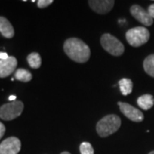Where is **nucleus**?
<instances>
[{
  "instance_id": "nucleus-21",
  "label": "nucleus",
  "mask_w": 154,
  "mask_h": 154,
  "mask_svg": "<svg viewBox=\"0 0 154 154\" xmlns=\"http://www.w3.org/2000/svg\"><path fill=\"white\" fill-rule=\"evenodd\" d=\"M9 57V56L7 53L5 52H0V60H4V59H6V58H8Z\"/></svg>"
},
{
  "instance_id": "nucleus-19",
  "label": "nucleus",
  "mask_w": 154,
  "mask_h": 154,
  "mask_svg": "<svg viewBox=\"0 0 154 154\" xmlns=\"http://www.w3.org/2000/svg\"><path fill=\"white\" fill-rule=\"evenodd\" d=\"M147 11H148L149 15L151 16V17L153 19L154 18V4H152L151 5L149 6Z\"/></svg>"
},
{
  "instance_id": "nucleus-6",
  "label": "nucleus",
  "mask_w": 154,
  "mask_h": 154,
  "mask_svg": "<svg viewBox=\"0 0 154 154\" xmlns=\"http://www.w3.org/2000/svg\"><path fill=\"white\" fill-rule=\"evenodd\" d=\"M21 140L17 137H9L0 144V154H18L21 150Z\"/></svg>"
},
{
  "instance_id": "nucleus-9",
  "label": "nucleus",
  "mask_w": 154,
  "mask_h": 154,
  "mask_svg": "<svg viewBox=\"0 0 154 154\" xmlns=\"http://www.w3.org/2000/svg\"><path fill=\"white\" fill-rule=\"evenodd\" d=\"M88 4L94 12L104 15L111 11V9L114 6L115 1L113 0H91V1H88Z\"/></svg>"
},
{
  "instance_id": "nucleus-24",
  "label": "nucleus",
  "mask_w": 154,
  "mask_h": 154,
  "mask_svg": "<svg viewBox=\"0 0 154 154\" xmlns=\"http://www.w3.org/2000/svg\"><path fill=\"white\" fill-rule=\"evenodd\" d=\"M149 154H154V151H152V152H150V153Z\"/></svg>"
},
{
  "instance_id": "nucleus-20",
  "label": "nucleus",
  "mask_w": 154,
  "mask_h": 154,
  "mask_svg": "<svg viewBox=\"0 0 154 154\" xmlns=\"http://www.w3.org/2000/svg\"><path fill=\"white\" fill-rule=\"evenodd\" d=\"M5 133V126L4 125V123L0 122V139L4 136Z\"/></svg>"
},
{
  "instance_id": "nucleus-5",
  "label": "nucleus",
  "mask_w": 154,
  "mask_h": 154,
  "mask_svg": "<svg viewBox=\"0 0 154 154\" xmlns=\"http://www.w3.org/2000/svg\"><path fill=\"white\" fill-rule=\"evenodd\" d=\"M24 105L22 101L16 100L3 105L0 107V118L5 121L14 120L22 115Z\"/></svg>"
},
{
  "instance_id": "nucleus-4",
  "label": "nucleus",
  "mask_w": 154,
  "mask_h": 154,
  "mask_svg": "<svg viewBox=\"0 0 154 154\" xmlns=\"http://www.w3.org/2000/svg\"><path fill=\"white\" fill-rule=\"evenodd\" d=\"M100 43L104 49L113 56H121L124 52V45L119 39L110 33H105L101 36Z\"/></svg>"
},
{
  "instance_id": "nucleus-13",
  "label": "nucleus",
  "mask_w": 154,
  "mask_h": 154,
  "mask_svg": "<svg viewBox=\"0 0 154 154\" xmlns=\"http://www.w3.org/2000/svg\"><path fill=\"white\" fill-rule=\"evenodd\" d=\"M119 88L122 95L127 96L132 93L133 82L132 81L128 78H122L119 81Z\"/></svg>"
},
{
  "instance_id": "nucleus-8",
  "label": "nucleus",
  "mask_w": 154,
  "mask_h": 154,
  "mask_svg": "<svg viewBox=\"0 0 154 154\" xmlns=\"http://www.w3.org/2000/svg\"><path fill=\"white\" fill-rule=\"evenodd\" d=\"M130 13L138 22L142 23L145 26H151L153 23V19L149 15L148 11H146L141 6L134 5L130 8Z\"/></svg>"
},
{
  "instance_id": "nucleus-11",
  "label": "nucleus",
  "mask_w": 154,
  "mask_h": 154,
  "mask_svg": "<svg viewBox=\"0 0 154 154\" xmlns=\"http://www.w3.org/2000/svg\"><path fill=\"white\" fill-rule=\"evenodd\" d=\"M0 33L7 38H11L15 35V30L10 21L4 17H0Z\"/></svg>"
},
{
  "instance_id": "nucleus-7",
  "label": "nucleus",
  "mask_w": 154,
  "mask_h": 154,
  "mask_svg": "<svg viewBox=\"0 0 154 154\" xmlns=\"http://www.w3.org/2000/svg\"><path fill=\"white\" fill-rule=\"evenodd\" d=\"M118 105L122 113L129 120L136 122H140L143 121L144 115L140 110L124 102H118Z\"/></svg>"
},
{
  "instance_id": "nucleus-15",
  "label": "nucleus",
  "mask_w": 154,
  "mask_h": 154,
  "mask_svg": "<svg viewBox=\"0 0 154 154\" xmlns=\"http://www.w3.org/2000/svg\"><path fill=\"white\" fill-rule=\"evenodd\" d=\"M32 74L25 69H18L15 72V79L22 82H28L32 80Z\"/></svg>"
},
{
  "instance_id": "nucleus-10",
  "label": "nucleus",
  "mask_w": 154,
  "mask_h": 154,
  "mask_svg": "<svg viewBox=\"0 0 154 154\" xmlns=\"http://www.w3.org/2000/svg\"><path fill=\"white\" fill-rule=\"evenodd\" d=\"M17 60L15 57H9L8 58L0 60V78H5L16 72Z\"/></svg>"
},
{
  "instance_id": "nucleus-16",
  "label": "nucleus",
  "mask_w": 154,
  "mask_h": 154,
  "mask_svg": "<svg viewBox=\"0 0 154 154\" xmlns=\"http://www.w3.org/2000/svg\"><path fill=\"white\" fill-rule=\"evenodd\" d=\"M143 68L146 74L150 76L154 77V54L148 56L145 58L143 63Z\"/></svg>"
},
{
  "instance_id": "nucleus-1",
  "label": "nucleus",
  "mask_w": 154,
  "mask_h": 154,
  "mask_svg": "<svg viewBox=\"0 0 154 154\" xmlns=\"http://www.w3.org/2000/svg\"><path fill=\"white\" fill-rule=\"evenodd\" d=\"M63 50L71 60L80 63L88 62L91 56L89 46L82 39L77 38L66 39L63 44Z\"/></svg>"
},
{
  "instance_id": "nucleus-23",
  "label": "nucleus",
  "mask_w": 154,
  "mask_h": 154,
  "mask_svg": "<svg viewBox=\"0 0 154 154\" xmlns=\"http://www.w3.org/2000/svg\"><path fill=\"white\" fill-rule=\"evenodd\" d=\"M61 154H70L69 152H62Z\"/></svg>"
},
{
  "instance_id": "nucleus-12",
  "label": "nucleus",
  "mask_w": 154,
  "mask_h": 154,
  "mask_svg": "<svg viewBox=\"0 0 154 154\" xmlns=\"http://www.w3.org/2000/svg\"><path fill=\"white\" fill-rule=\"evenodd\" d=\"M138 105L145 110H150L154 105V98L151 94H144L137 99Z\"/></svg>"
},
{
  "instance_id": "nucleus-2",
  "label": "nucleus",
  "mask_w": 154,
  "mask_h": 154,
  "mask_svg": "<svg viewBox=\"0 0 154 154\" xmlns=\"http://www.w3.org/2000/svg\"><path fill=\"white\" fill-rule=\"evenodd\" d=\"M121 126V118L115 114H110L101 118L97 125L96 130L100 137H107L116 133Z\"/></svg>"
},
{
  "instance_id": "nucleus-17",
  "label": "nucleus",
  "mask_w": 154,
  "mask_h": 154,
  "mask_svg": "<svg viewBox=\"0 0 154 154\" xmlns=\"http://www.w3.org/2000/svg\"><path fill=\"white\" fill-rule=\"evenodd\" d=\"M81 154H94V150L89 142H82L80 146Z\"/></svg>"
},
{
  "instance_id": "nucleus-14",
  "label": "nucleus",
  "mask_w": 154,
  "mask_h": 154,
  "mask_svg": "<svg viewBox=\"0 0 154 154\" xmlns=\"http://www.w3.org/2000/svg\"><path fill=\"white\" fill-rule=\"evenodd\" d=\"M27 60H28V64L29 66L31 67L32 69H37L39 67L41 66V57L38 54V52H32L27 57Z\"/></svg>"
},
{
  "instance_id": "nucleus-22",
  "label": "nucleus",
  "mask_w": 154,
  "mask_h": 154,
  "mask_svg": "<svg viewBox=\"0 0 154 154\" xmlns=\"http://www.w3.org/2000/svg\"><path fill=\"white\" fill-rule=\"evenodd\" d=\"M9 99L11 100V102H12V101H16L17 96H16V95H11V96L9 97Z\"/></svg>"
},
{
  "instance_id": "nucleus-3",
  "label": "nucleus",
  "mask_w": 154,
  "mask_h": 154,
  "mask_svg": "<svg viewBox=\"0 0 154 154\" xmlns=\"http://www.w3.org/2000/svg\"><path fill=\"white\" fill-rule=\"evenodd\" d=\"M150 33L145 27H135L126 33V39L131 46L139 47L145 45L149 40Z\"/></svg>"
},
{
  "instance_id": "nucleus-18",
  "label": "nucleus",
  "mask_w": 154,
  "mask_h": 154,
  "mask_svg": "<svg viewBox=\"0 0 154 154\" xmlns=\"http://www.w3.org/2000/svg\"><path fill=\"white\" fill-rule=\"evenodd\" d=\"M52 3H53L52 0H38L37 2V5L40 9H44V8H46L51 5Z\"/></svg>"
}]
</instances>
